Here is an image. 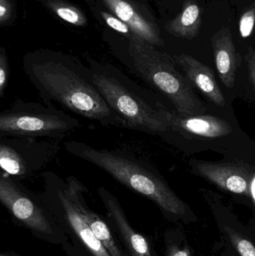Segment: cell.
I'll use <instances>...</instances> for the list:
<instances>
[{
	"instance_id": "19",
	"label": "cell",
	"mask_w": 255,
	"mask_h": 256,
	"mask_svg": "<svg viewBox=\"0 0 255 256\" xmlns=\"http://www.w3.org/2000/svg\"><path fill=\"white\" fill-rule=\"evenodd\" d=\"M255 26V6L247 10L241 16L239 22V30L243 38L250 37Z\"/></svg>"
},
{
	"instance_id": "8",
	"label": "cell",
	"mask_w": 255,
	"mask_h": 256,
	"mask_svg": "<svg viewBox=\"0 0 255 256\" xmlns=\"http://www.w3.org/2000/svg\"><path fill=\"white\" fill-rule=\"evenodd\" d=\"M0 201L12 216L34 232L44 236L53 234L41 195L37 196L22 186L17 179L1 172Z\"/></svg>"
},
{
	"instance_id": "24",
	"label": "cell",
	"mask_w": 255,
	"mask_h": 256,
	"mask_svg": "<svg viewBox=\"0 0 255 256\" xmlns=\"http://www.w3.org/2000/svg\"><path fill=\"white\" fill-rule=\"evenodd\" d=\"M169 256H190V250L187 248L181 250L176 246L169 248Z\"/></svg>"
},
{
	"instance_id": "17",
	"label": "cell",
	"mask_w": 255,
	"mask_h": 256,
	"mask_svg": "<svg viewBox=\"0 0 255 256\" xmlns=\"http://www.w3.org/2000/svg\"><path fill=\"white\" fill-rule=\"evenodd\" d=\"M48 4L53 12L66 22L79 26L86 25L85 15L77 8L59 1L49 2Z\"/></svg>"
},
{
	"instance_id": "23",
	"label": "cell",
	"mask_w": 255,
	"mask_h": 256,
	"mask_svg": "<svg viewBox=\"0 0 255 256\" xmlns=\"http://www.w3.org/2000/svg\"><path fill=\"white\" fill-rule=\"evenodd\" d=\"M250 79L255 92V51H252L246 57Z\"/></svg>"
},
{
	"instance_id": "14",
	"label": "cell",
	"mask_w": 255,
	"mask_h": 256,
	"mask_svg": "<svg viewBox=\"0 0 255 256\" xmlns=\"http://www.w3.org/2000/svg\"><path fill=\"white\" fill-rule=\"evenodd\" d=\"M103 2L115 16L130 26L133 34L154 46L164 45L157 26L144 18L128 0H103Z\"/></svg>"
},
{
	"instance_id": "1",
	"label": "cell",
	"mask_w": 255,
	"mask_h": 256,
	"mask_svg": "<svg viewBox=\"0 0 255 256\" xmlns=\"http://www.w3.org/2000/svg\"><path fill=\"white\" fill-rule=\"evenodd\" d=\"M23 68L45 104H59L103 126L124 128L97 90L91 68L70 57L54 54L28 56Z\"/></svg>"
},
{
	"instance_id": "10",
	"label": "cell",
	"mask_w": 255,
	"mask_h": 256,
	"mask_svg": "<svg viewBox=\"0 0 255 256\" xmlns=\"http://www.w3.org/2000/svg\"><path fill=\"white\" fill-rule=\"evenodd\" d=\"M160 118L169 130L181 132L187 136L220 138L233 132V128L226 120L208 115H184L169 110L163 104L157 102Z\"/></svg>"
},
{
	"instance_id": "21",
	"label": "cell",
	"mask_w": 255,
	"mask_h": 256,
	"mask_svg": "<svg viewBox=\"0 0 255 256\" xmlns=\"http://www.w3.org/2000/svg\"><path fill=\"white\" fill-rule=\"evenodd\" d=\"M101 15L102 18L106 21V24L109 26L111 28L115 30V31L123 33V34H129V36L131 34H130V32L131 31L130 26L127 24H125L124 21L117 18L116 16H113V15L107 13V12H102Z\"/></svg>"
},
{
	"instance_id": "3",
	"label": "cell",
	"mask_w": 255,
	"mask_h": 256,
	"mask_svg": "<svg viewBox=\"0 0 255 256\" xmlns=\"http://www.w3.org/2000/svg\"><path fill=\"white\" fill-rule=\"evenodd\" d=\"M128 38L129 68L133 74L164 94L179 114L203 115L206 112L187 76L177 68L173 57L133 33Z\"/></svg>"
},
{
	"instance_id": "5",
	"label": "cell",
	"mask_w": 255,
	"mask_h": 256,
	"mask_svg": "<svg viewBox=\"0 0 255 256\" xmlns=\"http://www.w3.org/2000/svg\"><path fill=\"white\" fill-rule=\"evenodd\" d=\"M80 127L77 118L45 103L16 99L0 114V138L36 137L61 140Z\"/></svg>"
},
{
	"instance_id": "15",
	"label": "cell",
	"mask_w": 255,
	"mask_h": 256,
	"mask_svg": "<svg viewBox=\"0 0 255 256\" xmlns=\"http://www.w3.org/2000/svg\"><path fill=\"white\" fill-rule=\"evenodd\" d=\"M211 43L220 80L227 88H232L236 79L238 62L232 32L229 27H222L213 36Z\"/></svg>"
},
{
	"instance_id": "22",
	"label": "cell",
	"mask_w": 255,
	"mask_h": 256,
	"mask_svg": "<svg viewBox=\"0 0 255 256\" xmlns=\"http://www.w3.org/2000/svg\"><path fill=\"white\" fill-rule=\"evenodd\" d=\"M12 14V7L8 0H0V22H7Z\"/></svg>"
},
{
	"instance_id": "2",
	"label": "cell",
	"mask_w": 255,
	"mask_h": 256,
	"mask_svg": "<svg viewBox=\"0 0 255 256\" xmlns=\"http://www.w3.org/2000/svg\"><path fill=\"white\" fill-rule=\"evenodd\" d=\"M68 153L101 168L128 189L144 196L167 213L184 215L187 206L148 164L121 150L97 148L79 141L67 142Z\"/></svg>"
},
{
	"instance_id": "9",
	"label": "cell",
	"mask_w": 255,
	"mask_h": 256,
	"mask_svg": "<svg viewBox=\"0 0 255 256\" xmlns=\"http://www.w3.org/2000/svg\"><path fill=\"white\" fill-rule=\"evenodd\" d=\"M195 171L204 178L229 192L250 196L255 179L253 167L244 162L195 161Z\"/></svg>"
},
{
	"instance_id": "20",
	"label": "cell",
	"mask_w": 255,
	"mask_h": 256,
	"mask_svg": "<svg viewBox=\"0 0 255 256\" xmlns=\"http://www.w3.org/2000/svg\"><path fill=\"white\" fill-rule=\"evenodd\" d=\"M9 79V66L5 50H0V98H4Z\"/></svg>"
},
{
	"instance_id": "6",
	"label": "cell",
	"mask_w": 255,
	"mask_h": 256,
	"mask_svg": "<svg viewBox=\"0 0 255 256\" xmlns=\"http://www.w3.org/2000/svg\"><path fill=\"white\" fill-rule=\"evenodd\" d=\"M61 140L36 137H4L0 141L3 172L17 179L28 178L43 170L61 148Z\"/></svg>"
},
{
	"instance_id": "18",
	"label": "cell",
	"mask_w": 255,
	"mask_h": 256,
	"mask_svg": "<svg viewBox=\"0 0 255 256\" xmlns=\"http://www.w3.org/2000/svg\"><path fill=\"white\" fill-rule=\"evenodd\" d=\"M232 244L241 256H255V246L241 233L229 226L225 227Z\"/></svg>"
},
{
	"instance_id": "12",
	"label": "cell",
	"mask_w": 255,
	"mask_h": 256,
	"mask_svg": "<svg viewBox=\"0 0 255 256\" xmlns=\"http://www.w3.org/2000/svg\"><path fill=\"white\" fill-rule=\"evenodd\" d=\"M67 179L70 183L75 204L82 218L91 227L97 238L101 242L111 256H126L115 240V237L107 224L87 206L84 198V194L88 192L86 186L74 176H68Z\"/></svg>"
},
{
	"instance_id": "16",
	"label": "cell",
	"mask_w": 255,
	"mask_h": 256,
	"mask_svg": "<svg viewBox=\"0 0 255 256\" xmlns=\"http://www.w3.org/2000/svg\"><path fill=\"white\" fill-rule=\"evenodd\" d=\"M202 10L197 3L187 1L181 13L166 25V28L175 37L192 40L199 34L202 26Z\"/></svg>"
},
{
	"instance_id": "11",
	"label": "cell",
	"mask_w": 255,
	"mask_h": 256,
	"mask_svg": "<svg viewBox=\"0 0 255 256\" xmlns=\"http://www.w3.org/2000/svg\"><path fill=\"white\" fill-rule=\"evenodd\" d=\"M110 222L122 238L130 256H152L151 246L147 239L133 230L118 198L104 186L97 190Z\"/></svg>"
},
{
	"instance_id": "4",
	"label": "cell",
	"mask_w": 255,
	"mask_h": 256,
	"mask_svg": "<svg viewBox=\"0 0 255 256\" xmlns=\"http://www.w3.org/2000/svg\"><path fill=\"white\" fill-rule=\"evenodd\" d=\"M94 82L124 128L148 134L169 130L160 118L157 102L152 104L136 82L116 68L91 63Z\"/></svg>"
},
{
	"instance_id": "7",
	"label": "cell",
	"mask_w": 255,
	"mask_h": 256,
	"mask_svg": "<svg viewBox=\"0 0 255 256\" xmlns=\"http://www.w3.org/2000/svg\"><path fill=\"white\" fill-rule=\"evenodd\" d=\"M44 190L41 194L49 213L64 218L94 256H111L78 210L72 196L68 179L53 172L42 173Z\"/></svg>"
},
{
	"instance_id": "25",
	"label": "cell",
	"mask_w": 255,
	"mask_h": 256,
	"mask_svg": "<svg viewBox=\"0 0 255 256\" xmlns=\"http://www.w3.org/2000/svg\"><path fill=\"white\" fill-rule=\"evenodd\" d=\"M9 256L4 255V254H1V256Z\"/></svg>"
},
{
	"instance_id": "13",
	"label": "cell",
	"mask_w": 255,
	"mask_h": 256,
	"mask_svg": "<svg viewBox=\"0 0 255 256\" xmlns=\"http://www.w3.org/2000/svg\"><path fill=\"white\" fill-rule=\"evenodd\" d=\"M173 58L184 70L192 85L199 88L205 97L217 106L226 105V99L211 68L187 54L175 55Z\"/></svg>"
}]
</instances>
